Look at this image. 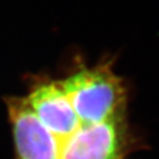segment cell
<instances>
[{
	"instance_id": "cell-1",
	"label": "cell",
	"mask_w": 159,
	"mask_h": 159,
	"mask_svg": "<svg viewBox=\"0 0 159 159\" xmlns=\"http://www.w3.org/2000/svg\"><path fill=\"white\" fill-rule=\"evenodd\" d=\"M73 109L83 124L123 118L126 89L108 64L82 70L61 81Z\"/></svg>"
},
{
	"instance_id": "cell-2",
	"label": "cell",
	"mask_w": 159,
	"mask_h": 159,
	"mask_svg": "<svg viewBox=\"0 0 159 159\" xmlns=\"http://www.w3.org/2000/svg\"><path fill=\"white\" fill-rule=\"evenodd\" d=\"M57 149L60 159H120L124 150L123 118L82 123Z\"/></svg>"
},
{
	"instance_id": "cell-3",
	"label": "cell",
	"mask_w": 159,
	"mask_h": 159,
	"mask_svg": "<svg viewBox=\"0 0 159 159\" xmlns=\"http://www.w3.org/2000/svg\"><path fill=\"white\" fill-rule=\"evenodd\" d=\"M7 108L15 145L13 159H60L54 137L40 122L27 99L8 98Z\"/></svg>"
},
{
	"instance_id": "cell-4",
	"label": "cell",
	"mask_w": 159,
	"mask_h": 159,
	"mask_svg": "<svg viewBox=\"0 0 159 159\" xmlns=\"http://www.w3.org/2000/svg\"><path fill=\"white\" fill-rule=\"evenodd\" d=\"M25 99L40 122L54 137L57 148L82 124L60 82L38 85Z\"/></svg>"
}]
</instances>
